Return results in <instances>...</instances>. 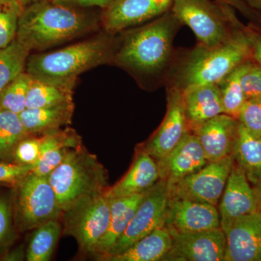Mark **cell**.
I'll use <instances>...</instances> for the list:
<instances>
[{"instance_id": "5b68a950", "label": "cell", "mask_w": 261, "mask_h": 261, "mask_svg": "<svg viewBox=\"0 0 261 261\" xmlns=\"http://www.w3.org/2000/svg\"><path fill=\"white\" fill-rule=\"evenodd\" d=\"M47 178L63 212L109 187L107 170L83 145L70 150Z\"/></svg>"}, {"instance_id": "74e56055", "label": "cell", "mask_w": 261, "mask_h": 261, "mask_svg": "<svg viewBox=\"0 0 261 261\" xmlns=\"http://www.w3.org/2000/svg\"><path fill=\"white\" fill-rule=\"evenodd\" d=\"M114 0H73L77 4L82 7L97 6L106 8L109 6Z\"/></svg>"}, {"instance_id": "60d3db41", "label": "cell", "mask_w": 261, "mask_h": 261, "mask_svg": "<svg viewBox=\"0 0 261 261\" xmlns=\"http://www.w3.org/2000/svg\"><path fill=\"white\" fill-rule=\"evenodd\" d=\"M257 202V212L261 216V183L254 187Z\"/></svg>"}, {"instance_id": "bcb514c9", "label": "cell", "mask_w": 261, "mask_h": 261, "mask_svg": "<svg viewBox=\"0 0 261 261\" xmlns=\"http://www.w3.org/2000/svg\"><path fill=\"white\" fill-rule=\"evenodd\" d=\"M0 50H1V49H0Z\"/></svg>"}, {"instance_id": "3957f363", "label": "cell", "mask_w": 261, "mask_h": 261, "mask_svg": "<svg viewBox=\"0 0 261 261\" xmlns=\"http://www.w3.org/2000/svg\"><path fill=\"white\" fill-rule=\"evenodd\" d=\"M251 51L250 38L230 35L224 42L207 47L199 44L182 58L173 75V87L180 90L196 84H219Z\"/></svg>"}, {"instance_id": "f6af8a7d", "label": "cell", "mask_w": 261, "mask_h": 261, "mask_svg": "<svg viewBox=\"0 0 261 261\" xmlns=\"http://www.w3.org/2000/svg\"><path fill=\"white\" fill-rule=\"evenodd\" d=\"M56 3H61V4H68L70 2H73V0H51Z\"/></svg>"}, {"instance_id": "277c9868", "label": "cell", "mask_w": 261, "mask_h": 261, "mask_svg": "<svg viewBox=\"0 0 261 261\" xmlns=\"http://www.w3.org/2000/svg\"><path fill=\"white\" fill-rule=\"evenodd\" d=\"M114 42L99 37L51 53L33 55L27 60V73L54 83H75L85 70L106 63L114 57Z\"/></svg>"}, {"instance_id": "7c38bea8", "label": "cell", "mask_w": 261, "mask_h": 261, "mask_svg": "<svg viewBox=\"0 0 261 261\" xmlns=\"http://www.w3.org/2000/svg\"><path fill=\"white\" fill-rule=\"evenodd\" d=\"M167 99V112L163 123L140 148L156 161L164 159L190 129L181 91L171 87L168 91Z\"/></svg>"}, {"instance_id": "7bdbcfd3", "label": "cell", "mask_w": 261, "mask_h": 261, "mask_svg": "<svg viewBox=\"0 0 261 261\" xmlns=\"http://www.w3.org/2000/svg\"><path fill=\"white\" fill-rule=\"evenodd\" d=\"M16 1L25 7V5L29 4V3H34V2L37 1V0H16Z\"/></svg>"}, {"instance_id": "4dcf8cb0", "label": "cell", "mask_w": 261, "mask_h": 261, "mask_svg": "<svg viewBox=\"0 0 261 261\" xmlns=\"http://www.w3.org/2000/svg\"><path fill=\"white\" fill-rule=\"evenodd\" d=\"M32 76L23 72L5 87L0 94V108L20 114L27 109V94Z\"/></svg>"}, {"instance_id": "52a82bcc", "label": "cell", "mask_w": 261, "mask_h": 261, "mask_svg": "<svg viewBox=\"0 0 261 261\" xmlns=\"http://www.w3.org/2000/svg\"><path fill=\"white\" fill-rule=\"evenodd\" d=\"M64 233L73 237L82 252L94 253L110 223L109 199L100 194L63 211Z\"/></svg>"}, {"instance_id": "f35d334b", "label": "cell", "mask_w": 261, "mask_h": 261, "mask_svg": "<svg viewBox=\"0 0 261 261\" xmlns=\"http://www.w3.org/2000/svg\"><path fill=\"white\" fill-rule=\"evenodd\" d=\"M254 58L261 67V39H250Z\"/></svg>"}, {"instance_id": "30bf717a", "label": "cell", "mask_w": 261, "mask_h": 261, "mask_svg": "<svg viewBox=\"0 0 261 261\" xmlns=\"http://www.w3.org/2000/svg\"><path fill=\"white\" fill-rule=\"evenodd\" d=\"M169 192L164 181L159 180L147 190L124 232L101 258L124 251L136 242L157 228L163 227Z\"/></svg>"}, {"instance_id": "d6a6232c", "label": "cell", "mask_w": 261, "mask_h": 261, "mask_svg": "<svg viewBox=\"0 0 261 261\" xmlns=\"http://www.w3.org/2000/svg\"><path fill=\"white\" fill-rule=\"evenodd\" d=\"M40 149L41 137L28 135L15 147L13 161L17 164L34 166L39 160Z\"/></svg>"}, {"instance_id": "6da1fadb", "label": "cell", "mask_w": 261, "mask_h": 261, "mask_svg": "<svg viewBox=\"0 0 261 261\" xmlns=\"http://www.w3.org/2000/svg\"><path fill=\"white\" fill-rule=\"evenodd\" d=\"M90 15L51 0H37L24 8L15 39L30 50L47 49L90 32Z\"/></svg>"}, {"instance_id": "d6986e66", "label": "cell", "mask_w": 261, "mask_h": 261, "mask_svg": "<svg viewBox=\"0 0 261 261\" xmlns=\"http://www.w3.org/2000/svg\"><path fill=\"white\" fill-rule=\"evenodd\" d=\"M181 91L190 129L224 113L218 84H196Z\"/></svg>"}, {"instance_id": "d590c367", "label": "cell", "mask_w": 261, "mask_h": 261, "mask_svg": "<svg viewBox=\"0 0 261 261\" xmlns=\"http://www.w3.org/2000/svg\"><path fill=\"white\" fill-rule=\"evenodd\" d=\"M13 236V212L9 201L0 197V249L10 243Z\"/></svg>"}, {"instance_id": "7a4b0ae2", "label": "cell", "mask_w": 261, "mask_h": 261, "mask_svg": "<svg viewBox=\"0 0 261 261\" xmlns=\"http://www.w3.org/2000/svg\"><path fill=\"white\" fill-rule=\"evenodd\" d=\"M180 25L170 10L147 25L127 33L115 51V61L139 74L163 73L172 59L173 39Z\"/></svg>"}, {"instance_id": "d4e9b609", "label": "cell", "mask_w": 261, "mask_h": 261, "mask_svg": "<svg viewBox=\"0 0 261 261\" xmlns=\"http://www.w3.org/2000/svg\"><path fill=\"white\" fill-rule=\"evenodd\" d=\"M231 155L249 182L261 183V137L251 135L240 122Z\"/></svg>"}, {"instance_id": "9a60e30c", "label": "cell", "mask_w": 261, "mask_h": 261, "mask_svg": "<svg viewBox=\"0 0 261 261\" xmlns=\"http://www.w3.org/2000/svg\"><path fill=\"white\" fill-rule=\"evenodd\" d=\"M174 0H114L106 8L103 23L108 32L116 33L159 18L171 10Z\"/></svg>"}, {"instance_id": "9c48e42d", "label": "cell", "mask_w": 261, "mask_h": 261, "mask_svg": "<svg viewBox=\"0 0 261 261\" xmlns=\"http://www.w3.org/2000/svg\"><path fill=\"white\" fill-rule=\"evenodd\" d=\"M233 163L232 155L207 162L198 171L167 187L169 196L217 205Z\"/></svg>"}, {"instance_id": "8992f818", "label": "cell", "mask_w": 261, "mask_h": 261, "mask_svg": "<svg viewBox=\"0 0 261 261\" xmlns=\"http://www.w3.org/2000/svg\"><path fill=\"white\" fill-rule=\"evenodd\" d=\"M15 186V219L21 231L62 218L63 211L47 177L31 171Z\"/></svg>"}, {"instance_id": "4fadbf2b", "label": "cell", "mask_w": 261, "mask_h": 261, "mask_svg": "<svg viewBox=\"0 0 261 261\" xmlns=\"http://www.w3.org/2000/svg\"><path fill=\"white\" fill-rule=\"evenodd\" d=\"M226 236L224 261L261 260V216L245 215L221 225Z\"/></svg>"}, {"instance_id": "836d02e7", "label": "cell", "mask_w": 261, "mask_h": 261, "mask_svg": "<svg viewBox=\"0 0 261 261\" xmlns=\"http://www.w3.org/2000/svg\"><path fill=\"white\" fill-rule=\"evenodd\" d=\"M239 122L251 135L261 137V99H248L244 103Z\"/></svg>"}, {"instance_id": "2e32d148", "label": "cell", "mask_w": 261, "mask_h": 261, "mask_svg": "<svg viewBox=\"0 0 261 261\" xmlns=\"http://www.w3.org/2000/svg\"><path fill=\"white\" fill-rule=\"evenodd\" d=\"M207 162L198 139L189 130L164 159L157 161L159 180L171 186L198 171Z\"/></svg>"}, {"instance_id": "5bb4252c", "label": "cell", "mask_w": 261, "mask_h": 261, "mask_svg": "<svg viewBox=\"0 0 261 261\" xmlns=\"http://www.w3.org/2000/svg\"><path fill=\"white\" fill-rule=\"evenodd\" d=\"M165 227L177 232H195L221 227L216 206L169 196Z\"/></svg>"}, {"instance_id": "e0dca14e", "label": "cell", "mask_w": 261, "mask_h": 261, "mask_svg": "<svg viewBox=\"0 0 261 261\" xmlns=\"http://www.w3.org/2000/svg\"><path fill=\"white\" fill-rule=\"evenodd\" d=\"M238 126V120L222 113L192 128L208 162L231 155Z\"/></svg>"}, {"instance_id": "1f68e13d", "label": "cell", "mask_w": 261, "mask_h": 261, "mask_svg": "<svg viewBox=\"0 0 261 261\" xmlns=\"http://www.w3.org/2000/svg\"><path fill=\"white\" fill-rule=\"evenodd\" d=\"M24 8L16 0H0V49L8 47L16 38Z\"/></svg>"}, {"instance_id": "e575fe53", "label": "cell", "mask_w": 261, "mask_h": 261, "mask_svg": "<svg viewBox=\"0 0 261 261\" xmlns=\"http://www.w3.org/2000/svg\"><path fill=\"white\" fill-rule=\"evenodd\" d=\"M240 84L247 99H261V67L243 63Z\"/></svg>"}, {"instance_id": "484cf974", "label": "cell", "mask_w": 261, "mask_h": 261, "mask_svg": "<svg viewBox=\"0 0 261 261\" xmlns=\"http://www.w3.org/2000/svg\"><path fill=\"white\" fill-rule=\"evenodd\" d=\"M74 85L75 83H54L32 76L27 94V108L51 107L73 102Z\"/></svg>"}, {"instance_id": "44dd1931", "label": "cell", "mask_w": 261, "mask_h": 261, "mask_svg": "<svg viewBox=\"0 0 261 261\" xmlns=\"http://www.w3.org/2000/svg\"><path fill=\"white\" fill-rule=\"evenodd\" d=\"M82 145V139L71 128L53 130L41 136L40 155L33 172L47 177L72 149Z\"/></svg>"}, {"instance_id": "8d00e7d4", "label": "cell", "mask_w": 261, "mask_h": 261, "mask_svg": "<svg viewBox=\"0 0 261 261\" xmlns=\"http://www.w3.org/2000/svg\"><path fill=\"white\" fill-rule=\"evenodd\" d=\"M34 169L33 166L17 163H0V183L15 184Z\"/></svg>"}, {"instance_id": "7402d4cb", "label": "cell", "mask_w": 261, "mask_h": 261, "mask_svg": "<svg viewBox=\"0 0 261 261\" xmlns=\"http://www.w3.org/2000/svg\"><path fill=\"white\" fill-rule=\"evenodd\" d=\"M147 190L126 197L108 198L110 202L109 226L98 244L94 254H99L100 256L106 255L121 238L145 197Z\"/></svg>"}, {"instance_id": "f546056e", "label": "cell", "mask_w": 261, "mask_h": 261, "mask_svg": "<svg viewBox=\"0 0 261 261\" xmlns=\"http://www.w3.org/2000/svg\"><path fill=\"white\" fill-rule=\"evenodd\" d=\"M241 65L218 84L221 92L224 114L237 120H238L240 111L247 99L240 84Z\"/></svg>"}, {"instance_id": "ac0fdd59", "label": "cell", "mask_w": 261, "mask_h": 261, "mask_svg": "<svg viewBox=\"0 0 261 261\" xmlns=\"http://www.w3.org/2000/svg\"><path fill=\"white\" fill-rule=\"evenodd\" d=\"M221 225L257 212L256 197L245 173L233 163L219 205Z\"/></svg>"}, {"instance_id": "f1b7e54d", "label": "cell", "mask_w": 261, "mask_h": 261, "mask_svg": "<svg viewBox=\"0 0 261 261\" xmlns=\"http://www.w3.org/2000/svg\"><path fill=\"white\" fill-rule=\"evenodd\" d=\"M28 135L19 114L0 108V160H13L15 147Z\"/></svg>"}, {"instance_id": "83f0119b", "label": "cell", "mask_w": 261, "mask_h": 261, "mask_svg": "<svg viewBox=\"0 0 261 261\" xmlns=\"http://www.w3.org/2000/svg\"><path fill=\"white\" fill-rule=\"evenodd\" d=\"M30 51L16 39L0 50V94L7 85L23 73Z\"/></svg>"}, {"instance_id": "ffe728a7", "label": "cell", "mask_w": 261, "mask_h": 261, "mask_svg": "<svg viewBox=\"0 0 261 261\" xmlns=\"http://www.w3.org/2000/svg\"><path fill=\"white\" fill-rule=\"evenodd\" d=\"M159 179L157 161L140 149L126 174L104 194L108 198L135 195L149 190Z\"/></svg>"}, {"instance_id": "ba28073f", "label": "cell", "mask_w": 261, "mask_h": 261, "mask_svg": "<svg viewBox=\"0 0 261 261\" xmlns=\"http://www.w3.org/2000/svg\"><path fill=\"white\" fill-rule=\"evenodd\" d=\"M171 12L207 47L224 42L228 32L226 12L211 0H174Z\"/></svg>"}, {"instance_id": "ab89813d", "label": "cell", "mask_w": 261, "mask_h": 261, "mask_svg": "<svg viewBox=\"0 0 261 261\" xmlns=\"http://www.w3.org/2000/svg\"><path fill=\"white\" fill-rule=\"evenodd\" d=\"M24 257V252L21 249H16L10 252L6 256L3 257L4 260H21Z\"/></svg>"}, {"instance_id": "603a6c76", "label": "cell", "mask_w": 261, "mask_h": 261, "mask_svg": "<svg viewBox=\"0 0 261 261\" xmlns=\"http://www.w3.org/2000/svg\"><path fill=\"white\" fill-rule=\"evenodd\" d=\"M74 111L73 102L39 108H27L19 114L29 135L47 133L71 123Z\"/></svg>"}, {"instance_id": "ee69618b", "label": "cell", "mask_w": 261, "mask_h": 261, "mask_svg": "<svg viewBox=\"0 0 261 261\" xmlns=\"http://www.w3.org/2000/svg\"><path fill=\"white\" fill-rule=\"evenodd\" d=\"M249 3L255 5V6L260 7L261 8V0H247Z\"/></svg>"}, {"instance_id": "cb8c5ba5", "label": "cell", "mask_w": 261, "mask_h": 261, "mask_svg": "<svg viewBox=\"0 0 261 261\" xmlns=\"http://www.w3.org/2000/svg\"><path fill=\"white\" fill-rule=\"evenodd\" d=\"M172 246L169 231L163 226L140 239L124 251L102 258L108 261L163 260Z\"/></svg>"}, {"instance_id": "b9f144b4", "label": "cell", "mask_w": 261, "mask_h": 261, "mask_svg": "<svg viewBox=\"0 0 261 261\" xmlns=\"http://www.w3.org/2000/svg\"><path fill=\"white\" fill-rule=\"evenodd\" d=\"M219 3H224L225 5H232V6L240 7V2L238 0H217Z\"/></svg>"}, {"instance_id": "4316f807", "label": "cell", "mask_w": 261, "mask_h": 261, "mask_svg": "<svg viewBox=\"0 0 261 261\" xmlns=\"http://www.w3.org/2000/svg\"><path fill=\"white\" fill-rule=\"evenodd\" d=\"M61 231L59 220H51L36 228L25 253L27 260H50L61 236Z\"/></svg>"}, {"instance_id": "8fae6325", "label": "cell", "mask_w": 261, "mask_h": 261, "mask_svg": "<svg viewBox=\"0 0 261 261\" xmlns=\"http://www.w3.org/2000/svg\"><path fill=\"white\" fill-rule=\"evenodd\" d=\"M169 232L172 246L163 260L224 261L226 236L221 227L195 232Z\"/></svg>"}]
</instances>
